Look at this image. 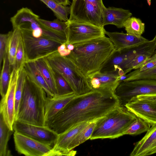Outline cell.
I'll list each match as a JSON object with an SVG mask.
<instances>
[{
	"mask_svg": "<svg viewBox=\"0 0 156 156\" xmlns=\"http://www.w3.org/2000/svg\"><path fill=\"white\" fill-rule=\"evenodd\" d=\"M155 36L156 37V35H155ZM155 51H156V50H155Z\"/></svg>",
	"mask_w": 156,
	"mask_h": 156,
	"instance_id": "obj_41",
	"label": "cell"
},
{
	"mask_svg": "<svg viewBox=\"0 0 156 156\" xmlns=\"http://www.w3.org/2000/svg\"><path fill=\"white\" fill-rule=\"evenodd\" d=\"M20 69H12L7 92L5 96L2 98L0 103V114L12 130H13V126L15 120V92Z\"/></svg>",
	"mask_w": 156,
	"mask_h": 156,
	"instance_id": "obj_11",
	"label": "cell"
},
{
	"mask_svg": "<svg viewBox=\"0 0 156 156\" xmlns=\"http://www.w3.org/2000/svg\"><path fill=\"white\" fill-rule=\"evenodd\" d=\"M13 129L14 132L20 133L52 147L58 135L47 126H37L17 120H15Z\"/></svg>",
	"mask_w": 156,
	"mask_h": 156,
	"instance_id": "obj_10",
	"label": "cell"
},
{
	"mask_svg": "<svg viewBox=\"0 0 156 156\" xmlns=\"http://www.w3.org/2000/svg\"><path fill=\"white\" fill-rule=\"evenodd\" d=\"M26 62L25 53L22 36L21 38L16 52L15 64L13 68L20 69Z\"/></svg>",
	"mask_w": 156,
	"mask_h": 156,
	"instance_id": "obj_32",
	"label": "cell"
},
{
	"mask_svg": "<svg viewBox=\"0 0 156 156\" xmlns=\"http://www.w3.org/2000/svg\"><path fill=\"white\" fill-rule=\"evenodd\" d=\"M59 55L62 56H67L71 53V51L68 49L67 48L64 49L57 50Z\"/></svg>",
	"mask_w": 156,
	"mask_h": 156,
	"instance_id": "obj_38",
	"label": "cell"
},
{
	"mask_svg": "<svg viewBox=\"0 0 156 156\" xmlns=\"http://www.w3.org/2000/svg\"><path fill=\"white\" fill-rule=\"evenodd\" d=\"M105 33L112 42L115 50L138 47L149 41L142 36L138 37L122 32H110L105 30Z\"/></svg>",
	"mask_w": 156,
	"mask_h": 156,
	"instance_id": "obj_16",
	"label": "cell"
},
{
	"mask_svg": "<svg viewBox=\"0 0 156 156\" xmlns=\"http://www.w3.org/2000/svg\"><path fill=\"white\" fill-rule=\"evenodd\" d=\"M76 95L74 94L46 98L44 109L46 126Z\"/></svg>",
	"mask_w": 156,
	"mask_h": 156,
	"instance_id": "obj_18",
	"label": "cell"
},
{
	"mask_svg": "<svg viewBox=\"0 0 156 156\" xmlns=\"http://www.w3.org/2000/svg\"><path fill=\"white\" fill-rule=\"evenodd\" d=\"M35 62L41 75L54 97L56 96L57 90L54 71L46 57L38 59Z\"/></svg>",
	"mask_w": 156,
	"mask_h": 156,
	"instance_id": "obj_21",
	"label": "cell"
},
{
	"mask_svg": "<svg viewBox=\"0 0 156 156\" xmlns=\"http://www.w3.org/2000/svg\"><path fill=\"white\" fill-rule=\"evenodd\" d=\"M156 153V123L151 125L144 136L137 142L131 156H147Z\"/></svg>",
	"mask_w": 156,
	"mask_h": 156,
	"instance_id": "obj_17",
	"label": "cell"
},
{
	"mask_svg": "<svg viewBox=\"0 0 156 156\" xmlns=\"http://www.w3.org/2000/svg\"><path fill=\"white\" fill-rule=\"evenodd\" d=\"M126 33L140 37L144 32L145 24L139 18L130 17L123 24Z\"/></svg>",
	"mask_w": 156,
	"mask_h": 156,
	"instance_id": "obj_25",
	"label": "cell"
},
{
	"mask_svg": "<svg viewBox=\"0 0 156 156\" xmlns=\"http://www.w3.org/2000/svg\"><path fill=\"white\" fill-rule=\"evenodd\" d=\"M27 76L23 66L19 71L15 92V118L17 114Z\"/></svg>",
	"mask_w": 156,
	"mask_h": 156,
	"instance_id": "obj_29",
	"label": "cell"
},
{
	"mask_svg": "<svg viewBox=\"0 0 156 156\" xmlns=\"http://www.w3.org/2000/svg\"><path fill=\"white\" fill-rule=\"evenodd\" d=\"M114 93L119 101L120 106L125 107L132 98L138 96L156 94V80L122 81L119 83Z\"/></svg>",
	"mask_w": 156,
	"mask_h": 156,
	"instance_id": "obj_8",
	"label": "cell"
},
{
	"mask_svg": "<svg viewBox=\"0 0 156 156\" xmlns=\"http://www.w3.org/2000/svg\"><path fill=\"white\" fill-rule=\"evenodd\" d=\"M67 22L66 45L82 42L105 36L104 27L85 22Z\"/></svg>",
	"mask_w": 156,
	"mask_h": 156,
	"instance_id": "obj_9",
	"label": "cell"
},
{
	"mask_svg": "<svg viewBox=\"0 0 156 156\" xmlns=\"http://www.w3.org/2000/svg\"><path fill=\"white\" fill-rule=\"evenodd\" d=\"M136 97L147 99L156 102V94L139 95Z\"/></svg>",
	"mask_w": 156,
	"mask_h": 156,
	"instance_id": "obj_37",
	"label": "cell"
},
{
	"mask_svg": "<svg viewBox=\"0 0 156 156\" xmlns=\"http://www.w3.org/2000/svg\"><path fill=\"white\" fill-rule=\"evenodd\" d=\"M123 81H130L142 79L156 80V66L148 69L140 71L137 69L124 75Z\"/></svg>",
	"mask_w": 156,
	"mask_h": 156,
	"instance_id": "obj_30",
	"label": "cell"
},
{
	"mask_svg": "<svg viewBox=\"0 0 156 156\" xmlns=\"http://www.w3.org/2000/svg\"><path fill=\"white\" fill-rule=\"evenodd\" d=\"M57 4L63 5L67 6L70 5V2L69 0H52Z\"/></svg>",
	"mask_w": 156,
	"mask_h": 156,
	"instance_id": "obj_39",
	"label": "cell"
},
{
	"mask_svg": "<svg viewBox=\"0 0 156 156\" xmlns=\"http://www.w3.org/2000/svg\"><path fill=\"white\" fill-rule=\"evenodd\" d=\"M54 72L57 90L56 96H63L74 94L71 87L65 79L58 72L55 71Z\"/></svg>",
	"mask_w": 156,
	"mask_h": 156,
	"instance_id": "obj_31",
	"label": "cell"
},
{
	"mask_svg": "<svg viewBox=\"0 0 156 156\" xmlns=\"http://www.w3.org/2000/svg\"><path fill=\"white\" fill-rule=\"evenodd\" d=\"M125 107L151 125L156 123V102L135 97L126 103Z\"/></svg>",
	"mask_w": 156,
	"mask_h": 156,
	"instance_id": "obj_14",
	"label": "cell"
},
{
	"mask_svg": "<svg viewBox=\"0 0 156 156\" xmlns=\"http://www.w3.org/2000/svg\"><path fill=\"white\" fill-rule=\"evenodd\" d=\"M15 148L17 152L27 156H46L52 147L23 135L14 132Z\"/></svg>",
	"mask_w": 156,
	"mask_h": 156,
	"instance_id": "obj_12",
	"label": "cell"
},
{
	"mask_svg": "<svg viewBox=\"0 0 156 156\" xmlns=\"http://www.w3.org/2000/svg\"><path fill=\"white\" fill-rule=\"evenodd\" d=\"M20 29L25 53L26 62L35 61L47 57L57 51L61 44L43 36L34 37L30 30L23 28Z\"/></svg>",
	"mask_w": 156,
	"mask_h": 156,
	"instance_id": "obj_7",
	"label": "cell"
},
{
	"mask_svg": "<svg viewBox=\"0 0 156 156\" xmlns=\"http://www.w3.org/2000/svg\"><path fill=\"white\" fill-rule=\"evenodd\" d=\"M90 122L80 123L58 134L54 146L46 156L75 155L76 151L73 150L69 151L68 147L76 136Z\"/></svg>",
	"mask_w": 156,
	"mask_h": 156,
	"instance_id": "obj_13",
	"label": "cell"
},
{
	"mask_svg": "<svg viewBox=\"0 0 156 156\" xmlns=\"http://www.w3.org/2000/svg\"><path fill=\"white\" fill-rule=\"evenodd\" d=\"M47 97L44 90L27 76L15 120L45 126L44 109Z\"/></svg>",
	"mask_w": 156,
	"mask_h": 156,
	"instance_id": "obj_3",
	"label": "cell"
},
{
	"mask_svg": "<svg viewBox=\"0 0 156 156\" xmlns=\"http://www.w3.org/2000/svg\"><path fill=\"white\" fill-rule=\"evenodd\" d=\"M39 22L48 30L66 36L67 22L61 21L58 19L49 21L39 18Z\"/></svg>",
	"mask_w": 156,
	"mask_h": 156,
	"instance_id": "obj_28",
	"label": "cell"
},
{
	"mask_svg": "<svg viewBox=\"0 0 156 156\" xmlns=\"http://www.w3.org/2000/svg\"><path fill=\"white\" fill-rule=\"evenodd\" d=\"M96 121L90 122L76 136L68 147V150L69 151L90 139L94 128Z\"/></svg>",
	"mask_w": 156,
	"mask_h": 156,
	"instance_id": "obj_26",
	"label": "cell"
},
{
	"mask_svg": "<svg viewBox=\"0 0 156 156\" xmlns=\"http://www.w3.org/2000/svg\"><path fill=\"white\" fill-rule=\"evenodd\" d=\"M119 106L114 92L91 90L76 96L47 126L59 134L80 123L96 121Z\"/></svg>",
	"mask_w": 156,
	"mask_h": 156,
	"instance_id": "obj_1",
	"label": "cell"
},
{
	"mask_svg": "<svg viewBox=\"0 0 156 156\" xmlns=\"http://www.w3.org/2000/svg\"><path fill=\"white\" fill-rule=\"evenodd\" d=\"M9 33L0 34V69L3 59L7 53Z\"/></svg>",
	"mask_w": 156,
	"mask_h": 156,
	"instance_id": "obj_34",
	"label": "cell"
},
{
	"mask_svg": "<svg viewBox=\"0 0 156 156\" xmlns=\"http://www.w3.org/2000/svg\"><path fill=\"white\" fill-rule=\"evenodd\" d=\"M73 44L74 49L67 57L87 78L100 71L115 51L112 42L105 36Z\"/></svg>",
	"mask_w": 156,
	"mask_h": 156,
	"instance_id": "obj_2",
	"label": "cell"
},
{
	"mask_svg": "<svg viewBox=\"0 0 156 156\" xmlns=\"http://www.w3.org/2000/svg\"><path fill=\"white\" fill-rule=\"evenodd\" d=\"M136 118L125 107L118 106L96 120L90 139H115L122 136Z\"/></svg>",
	"mask_w": 156,
	"mask_h": 156,
	"instance_id": "obj_4",
	"label": "cell"
},
{
	"mask_svg": "<svg viewBox=\"0 0 156 156\" xmlns=\"http://www.w3.org/2000/svg\"><path fill=\"white\" fill-rule=\"evenodd\" d=\"M102 0H73L69 21L90 23L104 27Z\"/></svg>",
	"mask_w": 156,
	"mask_h": 156,
	"instance_id": "obj_6",
	"label": "cell"
},
{
	"mask_svg": "<svg viewBox=\"0 0 156 156\" xmlns=\"http://www.w3.org/2000/svg\"><path fill=\"white\" fill-rule=\"evenodd\" d=\"M7 53L10 65L12 69L15 64L16 55L19 42L22 37L20 29L17 28L9 32Z\"/></svg>",
	"mask_w": 156,
	"mask_h": 156,
	"instance_id": "obj_23",
	"label": "cell"
},
{
	"mask_svg": "<svg viewBox=\"0 0 156 156\" xmlns=\"http://www.w3.org/2000/svg\"><path fill=\"white\" fill-rule=\"evenodd\" d=\"M156 66V52L150 58L145 64L137 70L140 71H143L150 69Z\"/></svg>",
	"mask_w": 156,
	"mask_h": 156,
	"instance_id": "obj_35",
	"label": "cell"
},
{
	"mask_svg": "<svg viewBox=\"0 0 156 156\" xmlns=\"http://www.w3.org/2000/svg\"><path fill=\"white\" fill-rule=\"evenodd\" d=\"M14 132L9 128L0 114V156L12 155L8 147V143Z\"/></svg>",
	"mask_w": 156,
	"mask_h": 156,
	"instance_id": "obj_22",
	"label": "cell"
},
{
	"mask_svg": "<svg viewBox=\"0 0 156 156\" xmlns=\"http://www.w3.org/2000/svg\"><path fill=\"white\" fill-rule=\"evenodd\" d=\"M23 67L27 76L32 82L44 90L48 97H54L41 75L35 61L26 62Z\"/></svg>",
	"mask_w": 156,
	"mask_h": 156,
	"instance_id": "obj_20",
	"label": "cell"
},
{
	"mask_svg": "<svg viewBox=\"0 0 156 156\" xmlns=\"http://www.w3.org/2000/svg\"><path fill=\"white\" fill-rule=\"evenodd\" d=\"M117 72H98L87 78L91 90L114 92L120 82Z\"/></svg>",
	"mask_w": 156,
	"mask_h": 156,
	"instance_id": "obj_15",
	"label": "cell"
},
{
	"mask_svg": "<svg viewBox=\"0 0 156 156\" xmlns=\"http://www.w3.org/2000/svg\"><path fill=\"white\" fill-rule=\"evenodd\" d=\"M0 77V92L2 98L3 97L7 92L12 69L11 68L8 53L4 57Z\"/></svg>",
	"mask_w": 156,
	"mask_h": 156,
	"instance_id": "obj_24",
	"label": "cell"
},
{
	"mask_svg": "<svg viewBox=\"0 0 156 156\" xmlns=\"http://www.w3.org/2000/svg\"><path fill=\"white\" fill-rule=\"evenodd\" d=\"M66 45V48L71 51H73L74 48V46L73 44H67Z\"/></svg>",
	"mask_w": 156,
	"mask_h": 156,
	"instance_id": "obj_40",
	"label": "cell"
},
{
	"mask_svg": "<svg viewBox=\"0 0 156 156\" xmlns=\"http://www.w3.org/2000/svg\"><path fill=\"white\" fill-rule=\"evenodd\" d=\"M70 7L59 5L53 12L57 18L64 22L68 20V16L70 13Z\"/></svg>",
	"mask_w": 156,
	"mask_h": 156,
	"instance_id": "obj_33",
	"label": "cell"
},
{
	"mask_svg": "<svg viewBox=\"0 0 156 156\" xmlns=\"http://www.w3.org/2000/svg\"><path fill=\"white\" fill-rule=\"evenodd\" d=\"M45 4L53 12L57 7L58 4L52 0H39Z\"/></svg>",
	"mask_w": 156,
	"mask_h": 156,
	"instance_id": "obj_36",
	"label": "cell"
},
{
	"mask_svg": "<svg viewBox=\"0 0 156 156\" xmlns=\"http://www.w3.org/2000/svg\"><path fill=\"white\" fill-rule=\"evenodd\" d=\"M132 16L129 10L114 7H105L103 11V25L112 24L118 28L123 27L125 22Z\"/></svg>",
	"mask_w": 156,
	"mask_h": 156,
	"instance_id": "obj_19",
	"label": "cell"
},
{
	"mask_svg": "<svg viewBox=\"0 0 156 156\" xmlns=\"http://www.w3.org/2000/svg\"><path fill=\"white\" fill-rule=\"evenodd\" d=\"M151 125L140 118L136 116L135 120L131 123L124 135L136 136L147 132Z\"/></svg>",
	"mask_w": 156,
	"mask_h": 156,
	"instance_id": "obj_27",
	"label": "cell"
},
{
	"mask_svg": "<svg viewBox=\"0 0 156 156\" xmlns=\"http://www.w3.org/2000/svg\"><path fill=\"white\" fill-rule=\"evenodd\" d=\"M46 57L53 70L65 79L76 95L83 94L91 90L87 78L69 58L61 56L57 51Z\"/></svg>",
	"mask_w": 156,
	"mask_h": 156,
	"instance_id": "obj_5",
	"label": "cell"
}]
</instances>
